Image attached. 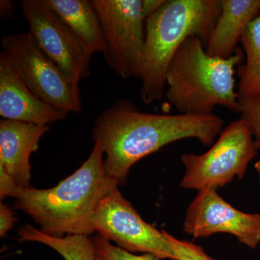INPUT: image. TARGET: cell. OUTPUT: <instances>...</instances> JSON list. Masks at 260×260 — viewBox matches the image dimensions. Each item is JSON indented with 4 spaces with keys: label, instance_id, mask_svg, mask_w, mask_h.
I'll use <instances>...</instances> for the list:
<instances>
[{
    "label": "cell",
    "instance_id": "obj_22",
    "mask_svg": "<svg viewBox=\"0 0 260 260\" xmlns=\"http://www.w3.org/2000/svg\"><path fill=\"white\" fill-rule=\"evenodd\" d=\"M0 11L2 18H8L13 11V3L8 0H2L0 2Z\"/></svg>",
    "mask_w": 260,
    "mask_h": 260
},
{
    "label": "cell",
    "instance_id": "obj_5",
    "mask_svg": "<svg viewBox=\"0 0 260 260\" xmlns=\"http://www.w3.org/2000/svg\"><path fill=\"white\" fill-rule=\"evenodd\" d=\"M164 0H92L102 25L108 66L121 78H139L143 68L145 27Z\"/></svg>",
    "mask_w": 260,
    "mask_h": 260
},
{
    "label": "cell",
    "instance_id": "obj_3",
    "mask_svg": "<svg viewBox=\"0 0 260 260\" xmlns=\"http://www.w3.org/2000/svg\"><path fill=\"white\" fill-rule=\"evenodd\" d=\"M244 58L242 49L229 59L210 56L199 37L188 38L168 67V101L180 114H212L217 106L240 114L234 73Z\"/></svg>",
    "mask_w": 260,
    "mask_h": 260
},
{
    "label": "cell",
    "instance_id": "obj_4",
    "mask_svg": "<svg viewBox=\"0 0 260 260\" xmlns=\"http://www.w3.org/2000/svg\"><path fill=\"white\" fill-rule=\"evenodd\" d=\"M221 9V0H164L149 17L140 98L146 104L165 94L169 63L181 44L190 37H199L206 46Z\"/></svg>",
    "mask_w": 260,
    "mask_h": 260
},
{
    "label": "cell",
    "instance_id": "obj_11",
    "mask_svg": "<svg viewBox=\"0 0 260 260\" xmlns=\"http://www.w3.org/2000/svg\"><path fill=\"white\" fill-rule=\"evenodd\" d=\"M68 114L32 93L5 53H0V116L3 119L49 125L62 120Z\"/></svg>",
    "mask_w": 260,
    "mask_h": 260
},
{
    "label": "cell",
    "instance_id": "obj_18",
    "mask_svg": "<svg viewBox=\"0 0 260 260\" xmlns=\"http://www.w3.org/2000/svg\"><path fill=\"white\" fill-rule=\"evenodd\" d=\"M241 119L254 137L257 150H260V96L239 97Z\"/></svg>",
    "mask_w": 260,
    "mask_h": 260
},
{
    "label": "cell",
    "instance_id": "obj_15",
    "mask_svg": "<svg viewBox=\"0 0 260 260\" xmlns=\"http://www.w3.org/2000/svg\"><path fill=\"white\" fill-rule=\"evenodd\" d=\"M241 43L245 58L237 67L238 95L260 96V14L248 25Z\"/></svg>",
    "mask_w": 260,
    "mask_h": 260
},
{
    "label": "cell",
    "instance_id": "obj_12",
    "mask_svg": "<svg viewBox=\"0 0 260 260\" xmlns=\"http://www.w3.org/2000/svg\"><path fill=\"white\" fill-rule=\"evenodd\" d=\"M50 127L10 119L0 121V167L13 178L20 189L30 187V157Z\"/></svg>",
    "mask_w": 260,
    "mask_h": 260
},
{
    "label": "cell",
    "instance_id": "obj_7",
    "mask_svg": "<svg viewBox=\"0 0 260 260\" xmlns=\"http://www.w3.org/2000/svg\"><path fill=\"white\" fill-rule=\"evenodd\" d=\"M2 46L20 79L32 93L68 113L81 112L79 86L41 51L30 32L5 35Z\"/></svg>",
    "mask_w": 260,
    "mask_h": 260
},
{
    "label": "cell",
    "instance_id": "obj_2",
    "mask_svg": "<svg viewBox=\"0 0 260 260\" xmlns=\"http://www.w3.org/2000/svg\"><path fill=\"white\" fill-rule=\"evenodd\" d=\"M104 151L95 143L81 167L49 189H19L14 208L30 217L41 232L51 237L94 234V212L119 184L107 175Z\"/></svg>",
    "mask_w": 260,
    "mask_h": 260
},
{
    "label": "cell",
    "instance_id": "obj_1",
    "mask_svg": "<svg viewBox=\"0 0 260 260\" xmlns=\"http://www.w3.org/2000/svg\"><path fill=\"white\" fill-rule=\"evenodd\" d=\"M224 120L215 114H159L143 112L127 99L116 101L101 113L92 136L102 148L109 177L124 185L131 168L147 155L179 140L194 138L213 145Z\"/></svg>",
    "mask_w": 260,
    "mask_h": 260
},
{
    "label": "cell",
    "instance_id": "obj_6",
    "mask_svg": "<svg viewBox=\"0 0 260 260\" xmlns=\"http://www.w3.org/2000/svg\"><path fill=\"white\" fill-rule=\"evenodd\" d=\"M254 138L242 119L233 121L222 130L218 140L203 154L184 153L181 161L185 173L183 189H218L236 177L242 179L249 162L257 154Z\"/></svg>",
    "mask_w": 260,
    "mask_h": 260
},
{
    "label": "cell",
    "instance_id": "obj_10",
    "mask_svg": "<svg viewBox=\"0 0 260 260\" xmlns=\"http://www.w3.org/2000/svg\"><path fill=\"white\" fill-rule=\"evenodd\" d=\"M183 230L194 238L226 233L248 247L256 249L260 243V214L236 209L216 189L205 188L198 191L188 207Z\"/></svg>",
    "mask_w": 260,
    "mask_h": 260
},
{
    "label": "cell",
    "instance_id": "obj_23",
    "mask_svg": "<svg viewBox=\"0 0 260 260\" xmlns=\"http://www.w3.org/2000/svg\"><path fill=\"white\" fill-rule=\"evenodd\" d=\"M254 167H255L256 172H257L258 174H259V177L260 179V158H259V160H258L256 162V164H255V165H254Z\"/></svg>",
    "mask_w": 260,
    "mask_h": 260
},
{
    "label": "cell",
    "instance_id": "obj_17",
    "mask_svg": "<svg viewBox=\"0 0 260 260\" xmlns=\"http://www.w3.org/2000/svg\"><path fill=\"white\" fill-rule=\"evenodd\" d=\"M91 238L95 249V260H158L150 254L138 255L124 250L98 233Z\"/></svg>",
    "mask_w": 260,
    "mask_h": 260
},
{
    "label": "cell",
    "instance_id": "obj_13",
    "mask_svg": "<svg viewBox=\"0 0 260 260\" xmlns=\"http://www.w3.org/2000/svg\"><path fill=\"white\" fill-rule=\"evenodd\" d=\"M260 14V0H221V9L205 46L207 54L229 59L240 49L238 46L248 25Z\"/></svg>",
    "mask_w": 260,
    "mask_h": 260
},
{
    "label": "cell",
    "instance_id": "obj_16",
    "mask_svg": "<svg viewBox=\"0 0 260 260\" xmlns=\"http://www.w3.org/2000/svg\"><path fill=\"white\" fill-rule=\"evenodd\" d=\"M20 242L42 243L56 251L64 260H95V249L92 238L85 235L51 237L30 225L18 230Z\"/></svg>",
    "mask_w": 260,
    "mask_h": 260
},
{
    "label": "cell",
    "instance_id": "obj_9",
    "mask_svg": "<svg viewBox=\"0 0 260 260\" xmlns=\"http://www.w3.org/2000/svg\"><path fill=\"white\" fill-rule=\"evenodd\" d=\"M29 32L41 51L73 83L79 85L91 73L93 54L44 0H21Z\"/></svg>",
    "mask_w": 260,
    "mask_h": 260
},
{
    "label": "cell",
    "instance_id": "obj_8",
    "mask_svg": "<svg viewBox=\"0 0 260 260\" xmlns=\"http://www.w3.org/2000/svg\"><path fill=\"white\" fill-rule=\"evenodd\" d=\"M98 232L124 250L176 260L164 231L145 222L120 191L116 189L101 202L91 219Z\"/></svg>",
    "mask_w": 260,
    "mask_h": 260
},
{
    "label": "cell",
    "instance_id": "obj_19",
    "mask_svg": "<svg viewBox=\"0 0 260 260\" xmlns=\"http://www.w3.org/2000/svg\"><path fill=\"white\" fill-rule=\"evenodd\" d=\"M164 234L174 251L176 260H215L208 255L201 246L178 239L165 231Z\"/></svg>",
    "mask_w": 260,
    "mask_h": 260
},
{
    "label": "cell",
    "instance_id": "obj_20",
    "mask_svg": "<svg viewBox=\"0 0 260 260\" xmlns=\"http://www.w3.org/2000/svg\"><path fill=\"white\" fill-rule=\"evenodd\" d=\"M18 218L15 212L8 205L0 203V237H5L8 232L13 229Z\"/></svg>",
    "mask_w": 260,
    "mask_h": 260
},
{
    "label": "cell",
    "instance_id": "obj_14",
    "mask_svg": "<svg viewBox=\"0 0 260 260\" xmlns=\"http://www.w3.org/2000/svg\"><path fill=\"white\" fill-rule=\"evenodd\" d=\"M73 30L85 49L93 54L104 53L102 25L92 0H44Z\"/></svg>",
    "mask_w": 260,
    "mask_h": 260
},
{
    "label": "cell",
    "instance_id": "obj_21",
    "mask_svg": "<svg viewBox=\"0 0 260 260\" xmlns=\"http://www.w3.org/2000/svg\"><path fill=\"white\" fill-rule=\"evenodd\" d=\"M20 188L15 184L13 178L10 177L3 168L0 167V198L1 200L7 197L15 198Z\"/></svg>",
    "mask_w": 260,
    "mask_h": 260
}]
</instances>
